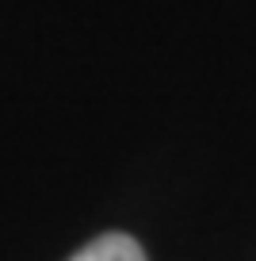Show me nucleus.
Masks as SVG:
<instances>
[{"label":"nucleus","mask_w":256,"mask_h":261,"mask_svg":"<svg viewBox=\"0 0 256 261\" xmlns=\"http://www.w3.org/2000/svg\"><path fill=\"white\" fill-rule=\"evenodd\" d=\"M69 261H145V253L130 234H100L84 250H77Z\"/></svg>","instance_id":"nucleus-1"}]
</instances>
